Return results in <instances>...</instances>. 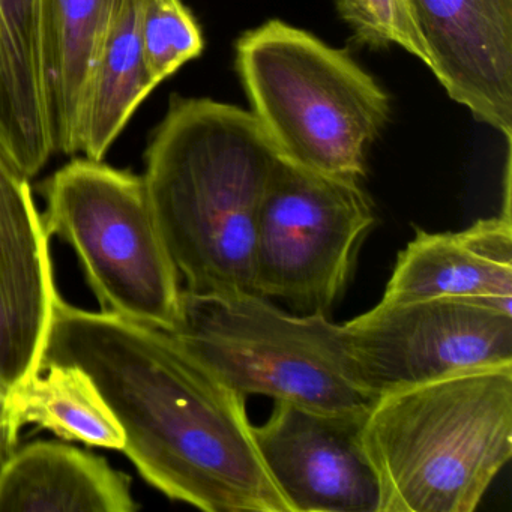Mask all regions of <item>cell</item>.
<instances>
[{"instance_id": "11", "label": "cell", "mask_w": 512, "mask_h": 512, "mask_svg": "<svg viewBox=\"0 0 512 512\" xmlns=\"http://www.w3.org/2000/svg\"><path fill=\"white\" fill-rule=\"evenodd\" d=\"M430 68L455 103L512 140V0H409Z\"/></svg>"}, {"instance_id": "19", "label": "cell", "mask_w": 512, "mask_h": 512, "mask_svg": "<svg viewBox=\"0 0 512 512\" xmlns=\"http://www.w3.org/2000/svg\"><path fill=\"white\" fill-rule=\"evenodd\" d=\"M337 11L359 46H398L430 68V52L409 0H337Z\"/></svg>"}, {"instance_id": "12", "label": "cell", "mask_w": 512, "mask_h": 512, "mask_svg": "<svg viewBox=\"0 0 512 512\" xmlns=\"http://www.w3.org/2000/svg\"><path fill=\"white\" fill-rule=\"evenodd\" d=\"M479 299L512 307L511 202L497 217L460 232L428 233L398 254L386 284L385 302L416 299Z\"/></svg>"}, {"instance_id": "16", "label": "cell", "mask_w": 512, "mask_h": 512, "mask_svg": "<svg viewBox=\"0 0 512 512\" xmlns=\"http://www.w3.org/2000/svg\"><path fill=\"white\" fill-rule=\"evenodd\" d=\"M146 0H118L91 71L77 130V152L103 161L143 100L157 88L142 46Z\"/></svg>"}, {"instance_id": "4", "label": "cell", "mask_w": 512, "mask_h": 512, "mask_svg": "<svg viewBox=\"0 0 512 512\" xmlns=\"http://www.w3.org/2000/svg\"><path fill=\"white\" fill-rule=\"evenodd\" d=\"M236 70L251 115L281 160L361 181L391 118L388 92L346 50L269 20L241 35Z\"/></svg>"}, {"instance_id": "14", "label": "cell", "mask_w": 512, "mask_h": 512, "mask_svg": "<svg viewBox=\"0 0 512 512\" xmlns=\"http://www.w3.org/2000/svg\"><path fill=\"white\" fill-rule=\"evenodd\" d=\"M118 0H38L41 73L55 152L77 154L86 85Z\"/></svg>"}, {"instance_id": "3", "label": "cell", "mask_w": 512, "mask_h": 512, "mask_svg": "<svg viewBox=\"0 0 512 512\" xmlns=\"http://www.w3.org/2000/svg\"><path fill=\"white\" fill-rule=\"evenodd\" d=\"M380 512H472L512 457V365L380 395L362 424Z\"/></svg>"}, {"instance_id": "6", "label": "cell", "mask_w": 512, "mask_h": 512, "mask_svg": "<svg viewBox=\"0 0 512 512\" xmlns=\"http://www.w3.org/2000/svg\"><path fill=\"white\" fill-rule=\"evenodd\" d=\"M47 235L73 247L103 313L170 331L179 271L158 230L143 176L74 160L44 185Z\"/></svg>"}, {"instance_id": "5", "label": "cell", "mask_w": 512, "mask_h": 512, "mask_svg": "<svg viewBox=\"0 0 512 512\" xmlns=\"http://www.w3.org/2000/svg\"><path fill=\"white\" fill-rule=\"evenodd\" d=\"M176 343L239 394L319 412L365 415L377 400L362 383L343 325L328 314H289L253 292L182 289Z\"/></svg>"}, {"instance_id": "1", "label": "cell", "mask_w": 512, "mask_h": 512, "mask_svg": "<svg viewBox=\"0 0 512 512\" xmlns=\"http://www.w3.org/2000/svg\"><path fill=\"white\" fill-rule=\"evenodd\" d=\"M91 376L142 478L206 512H292L269 476L244 395L163 329L103 311L53 305L43 364Z\"/></svg>"}, {"instance_id": "15", "label": "cell", "mask_w": 512, "mask_h": 512, "mask_svg": "<svg viewBox=\"0 0 512 512\" xmlns=\"http://www.w3.org/2000/svg\"><path fill=\"white\" fill-rule=\"evenodd\" d=\"M0 152L28 178L55 154L41 73L38 0H0Z\"/></svg>"}, {"instance_id": "18", "label": "cell", "mask_w": 512, "mask_h": 512, "mask_svg": "<svg viewBox=\"0 0 512 512\" xmlns=\"http://www.w3.org/2000/svg\"><path fill=\"white\" fill-rule=\"evenodd\" d=\"M142 46L155 85L202 55L205 41L182 0H146L142 13Z\"/></svg>"}, {"instance_id": "17", "label": "cell", "mask_w": 512, "mask_h": 512, "mask_svg": "<svg viewBox=\"0 0 512 512\" xmlns=\"http://www.w3.org/2000/svg\"><path fill=\"white\" fill-rule=\"evenodd\" d=\"M10 401L20 428L35 424L64 440L124 448V430L115 413L91 376L77 365H43L40 373L11 389Z\"/></svg>"}, {"instance_id": "8", "label": "cell", "mask_w": 512, "mask_h": 512, "mask_svg": "<svg viewBox=\"0 0 512 512\" xmlns=\"http://www.w3.org/2000/svg\"><path fill=\"white\" fill-rule=\"evenodd\" d=\"M343 331L356 371L376 398L461 371L512 365V307L496 302L380 301Z\"/></svg>"}, {"instance_id": "20", "label": "cell", "mask_w": 512, "mask_h": 512, "mask_svg": "<svg viewBox=\"0 0 512 512\" xmlns=\"http://www.w3.org/2000/svg\"><path fill=\"white\" fill-rule=\"evenodd\" d=\"M19 431L11 410L10 391L0 386V464L16 451Z\"/></svg>"}, {"instance_id": "7", "label": "cell", "mask_w": 512, "mask_h": 512, "mask_svg": "<svg viewBox=\"0 0 512 512\" xmlns=\"http://www.w3.org/2000/svg\"><path fill=\"white\" fill-rule=\"evenodd\" d=\"M374 223L373 202L358 181L277 158L257 217L253 293L328 314Z\"/></svg>"}, {"instance_id": "9", "label": "cell", "mask_w": 512, "mask_h": 512, "mask_svg": "<svg viewBox=\"0 0 512 512\" xmlns=\"http://www.w3.org/2000/svg\"><path fill=\"white\" fill-rule=\"evenodd\" d=\"M365 415L275 401L268 421L253 428L292 512H380L382 488L362 440Z\"/></svg>"}, {"instance_id": "13", "label": "cell", "mask_w": 512, "mask_h": 512, "mask_svg": "<svg viewBox=\"0 0 512 512\" xmlns=\"http://www.w3.org/2000/svg\"><path fill=\"white\" fill-rule=\"evenodd\" d=\"M127 473L85 449L38 440L0 464V512H134Z\"/></svg>"}, {"instance_id": "10", "label": "cell", "mask_w": 512, "mask_h": 512, "mask_svg": "<svg viewBox=\"0 0 512 512\" xmlns=\"http://www.w3.org/2000/svg\"><path fill=\"white\" fill-rule=\"evenodd\" d=\"M28 176L0 152V386L40 373L56 296L50 236Z\"/></svg>"}, {"instance_id": "2", "label": "cell", "mask_w": 512, "mask_h": 512, "mask_svg": "<svg viewBox=\"0 0 512 512\" xmlns=\"http://www.w3.org/2000/svg\"><path fill=\"white\" fill-rule=\"evenodd\" d=\"M278 155L251 112L173 97L143 175L188 292H253L257 217Z\"/></svg>"}]
</instances>
